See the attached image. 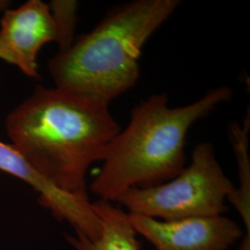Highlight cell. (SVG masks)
Wrapping results in <instances>:
<instances>
[{"mask_svg":"<svg viewBox=\"0 0 250 250\" xmlns=\"http://www.w3.org/2000/svg\"><path fill=\"white\" fill-rule=\"evenodd\" d=\"M5 127L36 171L56 188L83 197L91 165L102 161L121 131L107 103L40 84L7 115Z\"/></svg>","mask_w":250,"mask_h":250,"instance_id":"obj_1","label":"cell"},{"mask_svg":"<svg viewBox=\"0 0 250 250\" xmlns=\"http://www.w3.org/2000/svg\"><path fill=\"white\" fill-rule=\"evenodd\" d=\"M232 94L224 85L175 107L169 106L165 93L142 100L132 110L129 125L108 144L91 191L99 199L115 202L129 188L152 187L175 177L185 167L191 126L229 101Z\"/></svg>","mask_w":250,"mask_h":250,"instance_id":"obj_2","label":"cell"},{"mask_svg":"<svg viewBox=\"0 0 250 250\" xmlns=\"http://www.w3.org/2000/svg\"><path fill=\"white\" fill-rule=\"evenodd\" d=\"M180 0H135L109 11L97 26L48 62L55 87L109 104L134 87L148 38Z\"/></svg>","mask_w":250,"mask_h":250,"instance_id":"obj_3","label":"cell"},{"mask_svg":"<svg viewBox=\"0 0 250 250\" xmlns=\"http://www.w3.org/2000/svg\"><path fill=\"white\" fill-rule=\"evenodd\" d=\"M235 188L217 161L213 145L202 142L175 177L152 187L129 188L115 202L127 213L161 221L212 217L228 210L225 201Z\"/></svg>","mask_w":250,"mask_h":250,"instance_id":"obj_4","label":"cell"},{"mask_svg":"<svg viewBox=\"0 0 250 250\" xmlns=\"http://www.w3.org/2000/svg\"><path fill=\"white\" fill-rule=\"evenodd\" d=\"M127 220L157 250H226L244 234L224 215L161 221L127 213Z\"/></svg>","mask_w":250,"mask_h":250,"instance_id":"obj_5","label":"cell"},{"mask_svg":"<svg viewBox=\"0 0 250 250\" xmlns=\"http://www.w3.org/2000/svg\"><path fill=\"white\" fill-rule=\"evenodd\" d=\"M0 170L26 183L38 193L40 204L61 222L72 225L75 233L90 240L99 238L102 225L88 197L73 195L56 188L44 178L12 146L0 140Z\"/></svg>","mask_w":250,"mask_h":250,"instance_id":"obj_6","label":"cell"},{"mask_svg":"<svg viewBox=\"0 0 250 250\" xmlns=\"http://www.w3.org/2000/svg\"><path fill=\"white\" fill-rule=\"evenodd\" d=\"M57 41V30L48 4L29 0L7 9L0 22V46L26 76L39 79L37 58L41 48Z\"/></svg>","mask_w":250,"mask_h":250,"instance_id":"obj_7","label":"cell"},{"mask_svg":"<svg viewBox=\"0 0 250 250\" xmlns=\"http://www.w3.org/2000/svg\"><path fill=\"white\" fill-rule=\"evenodd\" d=\"M92 204L102 225L99 238L90 240L75 233L67 239L75 250H141L137 240V232L127 220V213L117 208L112 202L99 199Z\"/></svg>","mask_w":250,"mask_h":250,"instance_id":"obj_8","label":"cell"},{"mask_svg":"<svg viewBox=\"0 0 250 250\" xmlns=\"http://www.w3.org/2000/svg\"><path fill=\"white\" fill-rule=\"evenodd\" d=\"M250 109L244 118L243 125L232 123L229 127V138L237 162L239 188L227 198L238 213L247 229L243 236L239 250H250Z\"/></svg>","mask_w":250,"mask_h":250,"instance_id":"obj_9","label":"cell"},{"mask_svg":"<svg viewBox=\"0 0 250 250\" xmlns=\"http://www.w3.org/2000/svg\"><path fill=\"white\" fill-rule=\"evenodd\" d=\"M48 6L57 30L56 42L59 45V52L64 51L72 45L75 39L78 2L73 0H53Z\"/></svg>","mask_w":250,"mask_h":250,"instance_id":"obj_10","label":"cell"},{"mask_svg":"<svg viewBox=\"0 0 250 250\" xmlns=\"http://www.w3.org/2000/svg\"><path fill=\"white\" fill-rule=\"evenodd\" d=\"M11 4L9 0H0V12H5Z\"/></svg>","mask_w":250,"mask_h":250,"instance_id":"obj_11","label":"cell"},{"mask_svg":"<svg viewBox=\"0 0 250 250\" xmlns=\"http://www.w3.org/2000/svg\"><path fill=\"white\" fill-rule=\"evenodd\" d=\"M0 60H2V61H4V62L10 64V60H9V56L2 49L1 46H0Z\"/></svg>","mask_w":250,"mask_h":250,"instance_id":"obj_12","label":"cell"}]
</instances>
